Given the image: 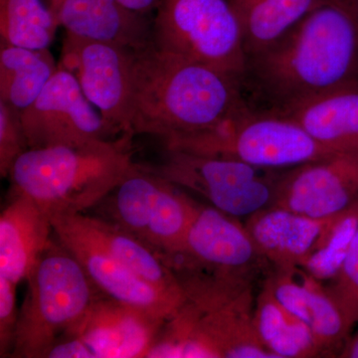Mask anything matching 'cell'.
Instances as JSON below:
<instances>
[{
    "label": "cell",
    "mask_w": 358,
    "mask_h": 358,
    "mask_svg": "<svg viewBox=\"0 0 358 358\" xmlns=\"http://www.w3.org/2000/svg\"><path fill=\"white\" fill-rule=\"evenodd\" d=\"M171 268H199L255 282L272 268L259 253L244 221L211 205H199Z\"/></svg>",
    "instance_id": "cell-12"
},
{
    "label": "cell",
    "mask_w": 358,
    "mask_h": 358,
    "mask_svg": "<svg viewBox=\"0 0 358 358\" xmlns=\"http://www.w3.org/2000/svg\"><path fill=\"white\" fill-rule=\"evenodd\" d=\"M48 358L95 357L89 346L73 334H64L54 343L48 353ZM46 357V358H47Z\"/></svg>",
    "instance_id": "cell-30"
},
{
    "label": "cell",
    "mask_w": 358,
    "mask_h": 358,
    "mask_svg": "<svg viewBox=\"0 0 358 358\" xmlns=\"http://www.w3.org/2000/svg\"><path fill=\"white\" fill-rule=\"evenodd\" d=\"M358 84V13L327 0L275 44L247 59L241 85L266 106L285 112L334 90ZM256 110V109H255Z\"/></svg>",
    "instance_id": "cell-1"
},
{
    "label": "cell",
    "mask_w": 358,
    "mask_h": 358,
    "mask_svg": "<svg viewBox=\"0 0 358 358\" xmlns=\"http://www.w3.org/2000/svg\"><path fill=\"white\" fill-rule=\"evenodd\" d=\"M358 226V202L329 217L317 246L300 268L322 282L333 281L345 262Z\"/></svg>",
    "instance_id": "cell-26"
},
{
    "label": "cell",
    "mask_w": 358,
    "mask_h": 358,
    "mask_svg": "<svg viewBox=\"0 0 358 358\" xmlns=\"http://www.w3.org/2000/svg\"><path fill=\"white\" fill-rule=\"evenodd\" d=\"M278 114L293 119L334 152L358 150V84L334 90Z\"/></svg>",
    "instance_id": "cell-21"
},
{
    "label": "cell",
    "mask_w": 358,
    "mask_h": 358,
    "mask_svg": "<svg viewBox=\"0 0 358 358\" xmlns=\"http://www.w3.org/2000/svg\"><path fill=\"white\" fill-rule=\"evenodd\" d=\"M254 327L273 358L322 357L310 329L275 298L264 281L256 296Z\"/></svg>",
    "instance_id": "cell-23"
},
{
    "label": "cell",
    "mask_w": 358,
    "mask_h": 358,
    "mask_svg": "<svg viewBox=\"0 0 358 358\" xmlns=\"http://www.w3.org/2000/svg\"><path fill=\"white\" fill-rule=\"evenodd\" d=\"M57 69L49 49L35 50L0 40V101L22 112L38 98Z\"/></svg>",
    "instance_id": "cell-24"
},
{
    "label": "cell",
    "mask_w": 358,
    "mask_h": 358,
    "mask_svg": "<svg viewBox=\"0 0 358 358\" xmlns=\"http://www.w3.org/2000/svg\"><path fill=\"white\" fill-rule=\"evenodd\" d=\"M240 28L247 59L260 53L327 0H228Z\"/></svg>",
    "instance_id": "cell-22"
},
{
    "label": "cell",
    "mask_w": 358,
    "mask_h": 358,
    "mask_svg": "<svg viewBox=\"0 0 358 358\" xmlns=\"http://www.w3.org/2000/svg\"><path fill=\"white\" fill-rule=\"evenodd\" d=\"M152 24L155 47L215 68L242 81L241 28L228 0H159Z\"/></svg>",
    "instance_id": "cell-7"
},
{
    "label": "cell",
    "mask_w": 358,
    "mask_h": 358,
    "mask_svg": "<svg viewBox=\"0 0 358 358\" xmlns=\"http://www.w3.org/2000/svg\"><path fill=\"white\" fill-rule=\"evenodd\" d=\"M26 281L11 357L46 358L103 294L54 235Z\"/></svg>",
    "instance_id": "cell-5"
},
{
    "label": "cell",
    "mask_w": 358,
    "mask_h": 358,
    "mask_svg": "<svg viewBox=\"0 0 358 358\" xmlns=\"http://www.w3.org/2000/svg\"><path fill=\"white\" fill-rule=\"evenodd\" d=\"M66 33L124 45L134 49L152 43V21L117 0H44Z\"/></svg>",
    "instance_id": "cell-19"
},
{
    "label": "cell",
    "mask_w": 358,
    "mask_h": 358,
    "mask_svg": "<svg viewBox=\"0 0 358 358\" xmlns=\"http://www.w3.org/2000/svg\"><path fill=\"white\" fill-rule=\"evenodd\" d=\"M134 50L65 33L59 59L58 65L74 75L84 95L117 136L133 138L129 121Z\"/></svg>",
    "instance_id": "cell-10"
},
{
    "label": "cell",
    "mask_w": 358,
    "mask_h": 358,
    "mask_svg": "<svg viewBox=\"0 0 358 358\" xmlns=\"http://www.w3.org/2000/svg\"><path fill=\"white\" fill-rule=\"evenodd\" d=\"M53 235L74 255L96 289L108 298L169 320L182 301L141 279L131 268L92 243L59 219H51Z\"/></svg>",
    "instance_id": "cell-14"
},
{
    "label": "cell",
    "mask_w": 358,
    "mask_h": 358,
    "mask_svg": "<svg viewBox=\"0 0 358 358\" xmlns=\"http://www.w3.org/2000/svg\"><path fill=\"white\" fill-rule=\"evenodd\" d=\"M345 1L346 3L350 4V6H352L358 13V0H345Z\"/></svg>",
    "instance_id": "cell-33"
},
{
    "label": "cell",
    "mask_w": 358,
    "mask_h": 358,
    "mask_svg": "<svg viewBox=\"0 0 358 358\" xmlns=\"http://www.w3.org/2000/svg\"><path fill=\"white\" fill-rule=\"evenodd\" d=\"M54 218L100 246L155 288L185 301V293L176 271L164 257L128 231L101 216L95 217L86 213L59 215L51 219Z\"/></svg>",
    "instance_id": "cell-18"
},
{
    "label": "cell",
    "mask_w": 358,
    "mask_h": 358,
    "mask_svg": "<svg viewBox=\"0 0 358 358\" xmlns=\"http://www.w3.org/2000/svg\"><path fill=\"white\" fill-rule=\"evenodd\" d=\"M329 218H313L268 205L245 218L259 253L272 270L300 268L317 246Z\"/></svg>",
    "instance_id": "cell-17"
},
{
    "label": "cell",
    "mask_w": 358,
    "mask_h": 358,
    "mask_svg": "<svg viewBox=\"0 0 358 358\" xmlns=\"http://www.w3.org/2000/svg\"><path fill=\"white\" fill-rule=\"evenodd\" d=\"M358 202V150L282 171L273 205L313 218H329Z\"/></svg>",
    "instance_id": "cell-13"
},
{
    "label": "cell",
    "mask_w": 358,
    "mask_h": 358,
    "mask_svg": "<svg viewBox=\"0 0 358 358\" xmlns=\"http://www.w3.org/2000/svg\"><path fill=\"white\" fill-rule=\"evenodd\" d=\"M167 322L103 294L65 334L81 338L95 357H147Z\"/></svg>",
    "instance_id": "cell-15"
},
{
    "label": "cell",
    "mask_w": 358,
    "mask_h": 358,
    "mask_svg": "<svg viewBox=\"0 0 358 358\" xmlns=\"http://www.w3.org/2000/svg\"><path fill=\"white\" fill-rule=\"evenodd\" d=\"M339 357L358 358V329L357 331L350 334Z\"/></svg>",
    "instance_id": "cell-32"
},
{
    "label": "cell",
    "mask_w": 358,
    "mask_h": 358,
    "mask_svg": "<svg viewBox=\"0 0 358 358\" xmlns=\"http://www.w3.org/2000/svg\"><path fill=\"white\" fill-rule=\"evenodd\" d=\"M150 171L183 190L203 197L211 206L245 219L274 201L282 171H267L238 160L166 150Z\"/></svg>",
    "instance_id": "cell-9"
},
{
    "label": "cell",
    "mask_w": 358,
    "mask_h": 358,
    "mask_svg": "<svg viewBox=\"0 0 358 358\" xmlns=\"http://www.w3.org/2000/svg\"><path fill=\"white\" fill-rule=\"evenodd\" d=\"M18 285L0 277V357L13 355L20 310L16 305Z\"/></svg>",
    "instance_id": "cell-29"
},
{
    "label": "cell",
    "mask_w": 358,
    "mask_h": 358,
    "mask_svg": "<svg viewBox=\"0 0 358 358\" xmlns=\"http://www.w3.org/2000/svg\"><path fill=\"white\" fill-rule=\"evenodd\" d=\"M29 150L20 112L0 101V174L8 178L11 167Z\"/></svg>",
    "instance_id": "cell-28"
},
{
    "label": "cell",
    "mask_w": 358,
    "mask_h": 358,
    "mask_svg": "<svg viewBox=\"0 0 358 358\" xmlns=\"http://www.w3.org/2000/svg\"><path fill=\"white\" fill-rule=\"evenodd\" d=\"M241 81L150 43L134 50L129 131L162 141L216 128L249 108Z\"/></svg>",
    "instance_id": "cell-2"
},
{
    "label": "cell",
    "mask_w": 358,
    "mask_h": 358,
    "mask_svg": "<svg viewBox=\"0 0 358 358\" xmlns=\"http://www.w3.org/2000/svg\"><path fill=\"white\" fill-rule=\"evenodd\" d=\"M60 27L44 0H0V40L15 46L50 48Z\"/></svg>",
    "instance_id": "cell-25"
},
{
    "label": "cell",
    "mask_w": 358,
    "mask_h": 358,
    "mask_svg": "<svg viewBox=\"0 0 358 358\" xmlns=\"http://www.w3.org/2000/svg\"><path fill=\"white\" fill-rule=\"evenodd\" d=\"M53 239L50 216L31 199L10 192L0 216V277L26 281Z\"/></svg>",
    "instance_id": "cell-20"
},
{
    "label": "cell",
    "mask_w": 358,
    "mask_h": 358,
    "mask_svg": "<svg viewBox=\"0 0 358 358\" xmlns=\"http://www.w3.org/2000/svg\"><path fill=\"white\" fill-rule=\"evenodd\" d=\"M199 205L182 188L145 164H136L96 206H101V217L117 224L169 260L180 253Z\"/></svg>",
    "instance_id": "cell-8"
},
{
    "label": "cell",
    "mask_w": 358,
    "mask_h": 358,
    "mask_svg": "<svg viewBox=\"0 0 358 358\" xmlns=\"http://www.w3.org/2000/svg\"><path fill=\"white\" fill-rule=\"evenodd\" d=\"M326 284L350 327L358 326V226L341 271L333 281Z\"/></svg>",
    "instance_id": "cell-27"
},
{
    "label": "cell",
    "mask_w": 358,
    "mask_h": 358,
    "mask_svg": "<svg viewBox=\"0 0 358 358\" xmlns=\"http://www.w3.org/2000/svg\"><path fill=\"white\" fill-rule=\"evenodd\" d=\"M131 138L29 148L11 167L10 192L31 199L50 218L86 213L136 166Z\"/></svg>",
    "instance_id": "cell-4"
},
{
    "label": "cell",
    "mask_w": 358,
    "mask_h": 358,
    "mask_svg": "<svg viewBox=\"0 0 358 358\" xmlns=\"http://www.w3.org/2000/svg\"><path fill=\"white\" fill-rule=\"evenodd\" d=\"M166 150L244 162L267 171H287L336 152L315 141L291 117L249 107L216 128L164 141Z\"/></svg>",
    "instance_id": "cell-6"
},
{
    "label": "cell",
    "mask_w": 358,
    "mask_h": 358,
    "mask_svg": "<svg viewBox=\"0 0 358 358\" xmlns=\"http://www.w3.org/2000/svg\"><path fill=\"white\" fill-rule=\"evenodd\" d=\"M20 115L29 148L86 145L121 138L89 102L74 75L59 65L38 98Z\"/></svg>",
    "instance_id": "cell-11"
},
{
    "label": "cell",
    "mask_w": 358,
    "mask_h": 358,
    "mask_svg": "<svg viewBox=\"0 0 358 358\" xmlns=\"http://www.w3.org/2000/svg\"><path fill=\"white\" fill-rule=\"evenodd\" d=\"M185 293L147 357L273 358L254 327L253 281L174 268Z\"/></svg>",
    "instance_id": "cell-3"
},
{
    "label": "cell",
    "mask_w": 358,
    "mask_h": 358,
    "mask_svg": "<svg viewBox=\"0 0 358 358\" xmlns=\"http://www.w3.org/2000/svg\"><path fill=\"white\" fill-rule=\"evenodd\" d=\"M264 282L275 298L310 329L322 357H339L353 329L326 282L300 268L272 270Z\"/></svg>",
    "instance_id": "cell-16"
},
{
    "label": "cell",
    "mask_w": 358,
    "mask_h": 358,
    "mask_svg": "<svg viewBox=\"0 0 358 358\" xmlns=\"http://www.w3.org/2000/svg\"><path fill=\"white\" fill-rule=\"evenodd\" d=\"M122 6L133 13L148 15L155 10L159 0H117Z\"/></svg>",
    "instance_id": "cell-31"
}]
</instances>
